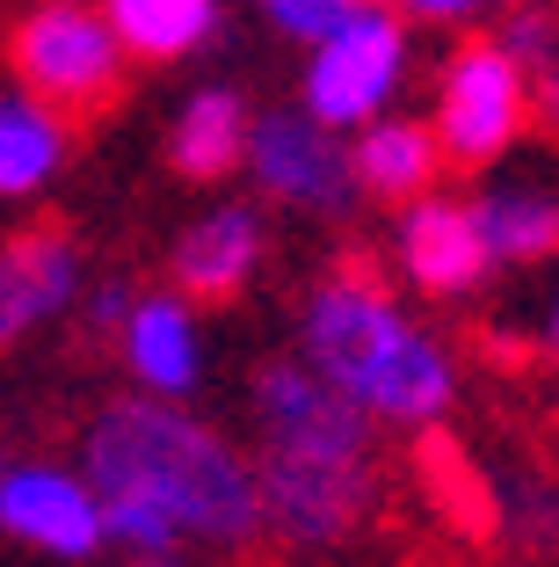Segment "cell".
I'll return each instance as SVG.
<instances>
[{
	"label": "cell",
	"mask_w": 559,
	"mask_h": 567,
	"mask_svg": "<svg viewBox=\"0 0 559 567\" xmlns=\"http://www.w3.org/2000/svg\"><path fill=\"white\" fill-rule=\"evenodd\" d=\"M81 466L102 502L110 546H124L132 560H167L189 546L232 553L262 532L255 458H240L211 422L161 408L153 393L116 401L87 422Z\"/></svg>",
	"instance_id": "1"
},
{
	"label": "cell",
	"mask_w": 559,
	"mask_h": 567,
	"mask_svg": "<svg viewBox=\"0 0 559 567\" xmlns=\"http://www.w3.org/2000/svg\"><path fill=\"white\" fill-rule=\"evenodd\" d=\"M298 350L328 385H342L363 415L379 422H436L458 393L451 350L428 328H414L385 284L371 277H328L298 313Z\"/></svg>",
	"instance_id": "2"
},
{
	"label": "cell",
	"mask_w": 559,
	"mask_h": 567,
	"mask_svg": "<svg viewBox=\"0 0 559 567\" xmlns=\"http://www.w3.org/2000/svg\"><path fill=\"white\" fill-rule=\"evenodd\" d=\"M8 66L30 95H44L51 110H66V117H95L124 95V66H132V51L124 37L110 30L102 8L87 0H44L30 16L8 30Z\"/></svg>",
	"instance_id": "3"
},
{
	"label": "cell",
	"mask_w": 559,
	"mask_h": 567,
	"mask_svg": "<svg viewBox=\"0 0 559 567\" xmlns=\"http://www.w3.org/2000/svg\"><path fill=\"white\" fill-rule=\"evenodd\" d=\"M407 73V30L385 16V0H349V16L306 59V110L334 132H363Z\"/></svg>",
	"instance_id": "4"
},
{
	"label": "cell",
	"mask_w": 559,
	"mask_h": 567,
	"mask_svg": "<svg viewBox=\"0 0 559 567\" xmlns=\"http://www.w3.org/2000/svg\"><path fill=\"white\" fill-rule=\"evenodd\" d=\"M530 117V87L516 73V59L501 51V37H473L451 51L444 95H436V146L451 167H494L516 146Z\"/></svg>",
	"instance_id": "5"
},
{
	"label": "cell",
	"mask_w": 559,
	"mask_h": 567,
	"mask_svg": "<svg viewBox=\"0 0 559 567\" xmlns=\"http://www.w3.org/2000/svg\"><path fill=\"white\" fill-rule=\"evenodd\" d=\"M255 430L262 451H291V458H363L371 451V415L349 401L342 385H328L306 357H277L255 371Z\"/></svg>",
	"instance_id": "6"
},
{
	"label": "cell",
	"mask_w": 559,
	"mask_h": 567,
	"mask_svg": "<svg viewBox=\"0 0 559 567\" xmlns=\"http://www.w3.org/2000/svg\"><path fill=\"white\" fill-rule=\"evenodd\" d=\"M247 167L277 204L298 212H349L356 204V153L342 146L334 124H320L313 110H262L247 132Z\"/></svg>",
	"instance_id": "7"
},
{
	"label": "cell",
	"mask_w": 559,
	"mask_h": 567,
	"mask_svg": "<svg viewBox=\"0 0 559 567\" xmlns=\"http://www.w3.org/2000/svg\"><path fill=\"white\" fill-rule=\"evenodd\" d=\"M262 524L291 546H342L363 517H371V466L363 458H291V451H262Z\"/></svg>",
	"instance_id": "8"
},
{
	"label": "cell",
	"mask_w": 559,
	"mask_h": 567,
	"mask_svg": "<svg viewBox=\"0 0 559 567\" xmlns=\"http://www.w3.org/2000/svg\"><path fill=\"white\" fill-rule=\"evenodd\" d=\"M0 538H15L30 553H51V560H95L110 546L87 473H66V466H51V458L0 466Z\"/></svg>",
	"instance_id": "9"
},
{
	"label": "cell",
	"mask_w": 559,
	"mask_h": 567,
	"mask_svg": "<svg viewBox=\"0 0 559 567\" xmlns=\"http://www.w3.org/2000/svg\"><path fill=\"white\" fill-rule=\"evenodd\" d=\"M400 262H407V277L422 284V291L465 299V291H479L494 255H487V240H479L473 204H451V197H428L422 189V197L400 212Z\"/></svg>",
	"instance_id": "10"
},
{
	"label": "cell",
	"mask_w": 559,
	"mask_h": 567,
	"mask_svg": "<svg viewBox=\"0 0 559 567\" xmlns=\"http://www.w3.org/2000/svg\"><path fill=\"white\" fill-rule=\"evenodd\" d=\"M116 350H124V371L146 385L153 401H182V393H197V379H204L197 313H189V299H175V291L132 299V313L116 328Z\"/></svg>",
	"instance_id": "11"
},
{
	"label": "cell",
	"mask_w": 559,
	"mask_h": 567,
	"mask_svg": "<svg viewBox=\"0 0 559 567\" xmlns=\"http://www.w3.org/2000/svg\"><path fill=\"white\" fill-rule=\"evenodd\" d=\"M81 299V255L66 234H15L0 240V350L30 328L59 320Z\"/></svg>",
	"instance_id": "12"
},
{
	"label": "cell",
	"mask_w": 559,
	"mask_h": 567,
	"mask_svg": "<svg viewBox=\"0 0 559 567\" xmlns=\"http://www.w3.org/2000/svg\"><path fill=\"white\" fill-rule=\"evenodd\" d=\"M262 269V218L247 204H218L175 240V291L189 299H240L247 277Z\"/></svg>",
	"instance_id": "13"
},
{
	"label": "cell",
	"mask_w": 559,
	"mask_h": 567,
	"mask_svg": "<svg viewBox=\"0 0 559 567\" xmlns=\"http://www.w3.org/2000/svg\"><path fill=\"white\" fill-rule=\"evenodd\" d=\"M247 132H255V117H247V102L232 87H197L182 102L175 132H167V167L182 183H218V175H232L247 161Z\"/></svg>",
	"instance_id": "14"
},
{
	"label": "cell",
	"mask_w": 559,
	"mask_h": 567,
	"mask_svg": "<svg viewBox=\"0 0 559 567\" xmlns=\"http://www.w3.org/2000/svg\"><path fill=\"white\" fill-rule=\"evenodd\" d=\"M66 167V110L15 87L0 95V204H22Z\"/></svg>",
	"instance_id": "15"
},
{
	"label": "cell",
	"mask_w": 559,
	"mask_h": 567,
	"mask_svg": "<svg viewBox=\"0 0 559 567\" xmlns=\"http://www.w3.org/2000/svg\"><path fill=\"white\" fill-rule=\"evenodd\" d=\"M479 240L494 262H545L559 248V189L552 183H494L473 197Z\"/></svg>",
	"instance_id": "16"
},
{
	"label": "cell",
	"mask_w": 559,
	"mask_h": 567,
	"mask_svg": "<svg viewBox=\"0 0 559 567\" xmlns=\"http://www.w3.org/2000/svg\"><path fill=\"white\" fill-rule=\"evenodd\" d=\"M349 153H356V183L371 189V197H400V204H414L428 183H436V167H444L436 132L414 124V117H385V124L371 117Z\"/></svg>",
	"instance_id": "17"
},
{
	"label": "cell",
	"mask_w": 559,
	"mask_h": 567,
	"mask_svg": "<svg viewBox=\"0 0 559 567\" xmlns=\"http://www.w3.org/2000/svg\"><path fill=\"white\" fill-rule=\"evenodd\" d=\"M102 16L124 37V51L153 59V66L189 59L197 44L218 37V0H102Z\"/></svg>",
	"instance_id": "18"
},
{
	"label": "cell",
	"mask_w": 559,
	"mask_h": 567,
	"mask_svg": "<svg viewBox=\"0 0 559 567\" xmlns=\"http://www.w3.org/2000/svg\"><path fill=\"white\" fill-rule=\"evenodd\" d=\"M501 51L516 59V73H524L530 87V117H545L559 132V8H516L509 22H501Z\"/></svg>",
	"instance_id": "19"
},
{
	"label": "cell",
	"mask_w": 559,
	"mask_h": 567,
	"mask_svg": "<svg viewBox=\"0 0 559 567\" xmlns=\"http://www.w3.org/2000/svg\"><path fill=\"white\" fill-rule=\"evenodd\" d=\"M509 532L524 538L530 553H559V487H545V481H524V487H516Z\"/></svg>",
	"instance_id": "20"
},
{
	"label": "cell",
	"mask_w": 559,
	"mask_h": 567,
	"mask_svg": "<svg viewBox=\"0 0 559 567\" xmlns=\"http://www.w3.org/2000/svg\"><path fill=\"white\" fill-rule=\"evenodd\" d=\"M255 8H262L283 37H298V44H320V37L349 16V0H255Z\"/></svg>",
	"instance_id": "21"
},
{
	"label": "cell",
	"mask_w": 559,
	"mask_h": 567,
	"mask_svg": "<svg viewBox=\"0 0 559 567\" xmlns=\"http://www.w3.org/2000/svg\"><path fill=\"white\" fill-rule=\"evenodd\" d=\"M132 299H138L132 284H95V299H87V320H95L102 334H116V328H124V313H132Z\"/></svg>",
	"instance_id": "22"
},
{
	"label": "cell",
	"mask_w": 559,
	"mask_h": 567,
	"mask_svg": "<svg viewBox=\"0 0 559 567\" xmlns=\"http://www.w3.org/2000/svg\"><path fill=\"white\" fill-rule=\"evenodd\" d=\"M487 0H407V16H422V22H458V16H479Z\"/></svg>",
	"instance_id": "23"
},
{
	"label": "cell",
	"mask_w": 559,
	"mask_h": 567,
	"mask_svg": "<svg viewBox=\"0 0 559 567\" xmlns=\"http://www.w3.org/2000/svg\"><path fill=\"white\" fill-rule=\"evenodd\" d=\"M545 334H552V350H559V306H552V320H545Z\"/></svg>",
	"instance_id": "24"
},
{
	"label": "cell",
	"mask_w": 559,
	"mask_h": 567,
	"mask_svg": "<svg viewBox=\"0 0 559 567\" xmlns=\"http://www.w3.org/2000/svg\"><path fill=\"white\" fill-rule=\"evenodd\" d=\"M138 567H182V553H167V560H138Z\"/></svg>",
	"instance_id": "25"
}]
</instances>
